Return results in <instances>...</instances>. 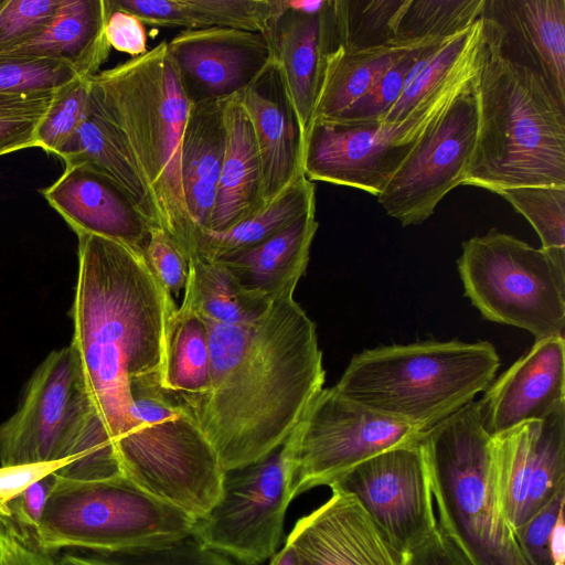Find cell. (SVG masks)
I'll return each mask as SVG.
<instances>
[{
  "label": "cell",
  "instance_id": "cell-24",
  "mask_svg": "<svg viewBox=\"0 0 565 565\" xmlns=\"http://www.w3.org/2000/svg\"><path fill=\"white\" fill-rule=\"evenodd\" d=\"M110 11V0H61L43 31L2 53L57 60L70 65L81 78H89L100 72L110 54L105 33Z\"/></svg>",
  "mask_w": 565,
  "mask_h": 565
},
{
  "label": "cell",
  "instance_id": "cell-22",
  "mask_svg": "<svg viewBox=\"0 0 565 565\" xmlns=\"http://www.w3.org/2000/svg\"><path fill=\"white\" fill-rule=\"evenodd\" d=\"M502 50L540 74L565 105V0H486Z\"/></svg>",
  "mask_w": 565,
  "mask_h": 565
},
{
  "label": "cell",
  "instance_id": "cell-5",
  "mask_svg": "<svg viewBox=\"0 0 565 565\" xmlns=\"http://www.w3.org/2000/svg\"><path fill=\"white\" fill-rule=\"evenodd\" d=\"M500 358L489 341L426 340L354 354L334 387L358 404L425 431L484 392Z\"/></svg>",
  "mask_w": 565,
  "mask_h": 565
},
{
  "label": "cell",
  "instance_id": "cell-13",
  "mask_svg": "<svg viewBox=\"0 0 565 565\" xmlns=\"http://www.w3.org/2000/svg\"><path fill=\"white\" fill-rule=\"evenodd\" d=\"M289 495L281 447L224 472L222 495L192 537L241 565H262L278 552Z\"/></svg>",
  "mask_w": 565,
  "mask_h": 565
},
{
  "label": "cell",
  "instance_id": "cell-14",
  "mask_svg": "<svg viewBox=\"0 0 565 565\" xmlns=\"http://www.w3.org/2000/svg\"><path fill=\"white\" fill-rule=\"evenodd\" d=\"M475 82L426 129L377 200L403 226L428 220L462 184L478 131Z\"/></svg>",
  "mask_w": 565,
  "mask_h": 565
},
{
  "label": "cell",
  "instance_id": "cell-1",
  "mask_svg": "<svg viewBox=\"0 0 565 565\" xmlns=\"http://www.w3.org/2000/svg\"><path fill=\"white\" fill-rule=\"evenodd\" d=\"M204 322L211 387L190 409L226 471L284 445L323 388L326 371L316 324L292 295L250 323Z\"/></svg>",
  "mask_w": 565,
  "mask_h": 565
},
{
  "label": "cell",
  "instance_id": "cell-7",
  "mask_svg": "<svg viewBox=\"0 0 565 565\" xmlns=\"http://www.w3.org/2000/svg\"><path fill=\"white\" fill-rule=\"evenodd\" d=\"M427 463L439 527L469 565H531L499 511L491 475V436L472 401L425 430Z\"/></svg>",
  "mask_w": 565,
  "mask_h": 565
},
{
  "label": "cell",
  "instance_id": "cell-10",
  "mask_svg": "<svg viewBox=\"0 0 565 565\" xmlns=\"http://www.w3.org/2000/svg\"><path fill=\"white\" fill-rule=\"evenodd\" d=\"M465 296L492 322L535 340L565 338V249L536 248L497 228L462 243Z\"/></svg>",
  "mask_w": 565,
  "mask_h": 565
},
{
  "label": "cell",
  "instance_id": "cell-16",
  "mask_svg": "<svg viewBox=\"0 0 565 565\" xmlns=\"http://www.w3.org/2000/svg\"><path fill=\"white\" fill-rule=\"evenodd\" d=\"M490 455L497 504L515 532L565 490V406L491 436Z\"/></svg>",
  "mask_w": 565,
  "mask_h": 565
},
{
  "label": "cell",
  "instance_id": "cell-12",
  "mask_svg": "<svg viewBox=\"0 0 565 565\" xmlns=\"http://www.w3.org/2000/svg\"><path fill=\"white\" fill-rule=\"evenodd\" d=\"M423 431L322 388L281 446L291 500L330 487L358 463L391 448L417 444Z\"/></svg>",
  "mask_w": 565,
  "mask_h": 565
},
{
  "label": "cell",
  "instance_id": "cell-21",
  "mask_svg": "<svg viewBox=\"0 0 565 565\" xmlns=\"http://www.w3.org/2000/svg\"><path fill=\"white\" fill-rule=\"evenodd\" d=\"M237 96L253 126L265 204L303 173L298 121L275 60Z\"/></svg>",
  "mask_w": 565,
  "mask_h": 565
},
{
  "label": "cell",
  "instance_id": "cell-17",
  "mask_svg": "<svg viewBox=\"0 0 565 565\" xmlns=\"http://www.w3.org/2000/svg\"><path fill=\"white\" fill-rule=\"evenodd\" d=\"M168 47L192 103L241 93L275 60L265 35L232 28L181 30Z\"/></svg>",
  "mask_w": 565,
  "mask_h": 565
},
{
  "label": "cell",
  "instance_id": "cell-50",
  "mask_svg": "<svg viewBox=\"0 0 565 565\" xmlns=\"http://www.w3.org/2000/svg\"><path fill=\"white\" fill-rule=\"evenodd\" d=\"M406 565H469L461 552L439 527L407 555Z\"/></svg>",
  "mask_w": 565,
  "mask_h": 565
},
{
  "label": "cell",
  "instance_id": "cell-29",
  "mask_svg": "<svg viewBox=\"0 0 565 565\" xmlns=\"http://www.w3.org/2000/svg\"><path fill=\"white\" fill-rule=\"evenodd\" d=\"M310 213H316V185L301 173L276 198L230 230H198L195 254L210 262L220 260L270 238Z\"/></svg>",
  "mask_w": 565,
  "mask_h": 565
},
{
  "label": "cell",
  "instance_id": "cell-52",
  "mask_svg": "<svg viewBox=\"0 0 565 565\" xmlns=\"http://www.w3.org/2000/svg\"><path fill=\"white\" fill-rule=\"evenodd\" d=\"M269 565H297L292 547L285 542L282 547L270 558Z\"/></svg>",
  "mask_w": 565,
  "mask_h": 565
},
{
  "label": "cell",
  "instance_id": "cell-37",
  "mask_svg": "<svg viewBox=\"0 0 565 565\" xmlns=\"http://www.w3.org/2000/svg\"><path fill=\"white\" fill-rule=\"evenodd\" d=\"M47 565H241L230 557L204 547L194 537L173 545L131 553L50 554Z\"/></svg>",
  "mask_w": 565,
  "mask_h": 565
},
{
  "label": "cell",
  "instance_id": "cell-45",
  "mask_svg": "<svg viewBox=\"0 0 565 565\" xmlns=\"http://www.w3.org/2000/svg\"><path fill=\"white\" fill-rule=\"evenodd\" d=\"M143 257L153 275L172 296L184 290L189 264L175 241L161 226H151Z\"/></svg>",
  "mask_w": 565,
  "mask_h": 565
},
{
  "label": "cell",
  "instance_id": "cell-23",
  "mask_svg": "<svg viewBox=\"0 0 565 565\" xmlns=\"http://www.w3.org/2000/svg\"><path fill=\"white\" fill-rule=\"evenodd\" d=\"M284 3V1H282ZM302 143L309 131L327 54L335 47L331 0L315 14L284 8L270 36Z\"/></svg>",
  "mask_w": 565,
  "mask_h": 565
},
{
  "label": "cell",
  "instance_id": "cell-9",
  "mask_svg": "<svg viewBox=\"0 0 565 565\" xmlns=\"http://www.w3.org/2000/svg\"><path fill=\"white\" fill-rule=\"evenodd\" d=\"M196 521L121 476L74 479L56 473L35 537L49 554L64 548L131 553L190 537Z\"/></svg>",
  "mask_w": 565,
  "mask_h": 565
},
{
  "label": "cell",
  "instance_id": "cell-49",
  "mask_svg": "<svg viewBox=\"0 0 565 565\" xmlns=\"http://www.w3.org/2000/svg\"><path fill=\"white\" fill-rule=\"evenodd\" d=\"M68 460L0 466V504L7 503L35 481L66 467Z\"/></svg>",
  "mask_w": 565,
  "mask_h": 565
},
{
  "label": "cell",
  "instance_id": "cell-38",
  "mask_svg": "<svg viewBox=\"0 0 565 565\" xmlns=\"http://www.w3.org/2000/svg\"><path fill=\"white\" fill-rule=\"evenodd\" d=\"M533 226L542 248L565 249V186L526 185L500 190Z\"/></svg>",
  "mask_w": 565,
  "mask_h": 565
},
{
  "label": "cell",
  "instance_id": "cell-51",
  "mask_svg": "<svg viewBox=\"0 0 565 565\" xmlns=\"http://www.w3.org/2000/svg\"><path fill=\"white\" fill-rule=\"evenodd\" d=\"M284 1V8L297 13L302 14H315L320 12L326 3L327 0H282Z\"/></svg>",
  "mask_w": 565,
  "mask_h": 565
},
{
  "label": "cell",
  "instance_id": "cell-2",
  "mask_svg": "<svg viewBox=\"0 0 565 565\" xmlns=\"http://www.w3.org/2000/svg\"><path fill=\"white\" fill-rule=\"evenodd\" d=\"M77 235L72 343L113 443L132 429V379L160 374L172 295L143 254L93 234Z\"/></svg>",
  "mask_w": 565,
  "mask_h": 565
},
{
  "label": "cell",
  "instance_id": "cell-19",
  "mask_svg": "<svg viewBox=\"0 0 565 565\" xmlns=\"http://www.w3.org/2000/svg\"><path fill=\"white\" fill-rule=\"evenodd\" d=\"M482 420L490 436L542 420L565 406V338L535 340L484 391Z\"/></svg>",
  "mask_w": 565,
  "mask_h": 565
},
{
  "label": "cell",
  "instance_id": "cell-28",
  "mask_svg": "<svg viewBox=\"0 0 565 565\" xmlns=\"http://www.w3.org/2000/svg\"><path fill=\"white\" fill-rule=\"evenodd\" d=\"M437 41L440 40L399 42L369 49L335 46L324 60L311 125L334 119L365 94L398 58Z\"/></svg>",
  "mask_w": 565,
  "mask_h": 565
},
{
  "label": "cell",
  "instance_id": "cell-26",
  "mask_svg": "<svg viewBox=\"0 0 565 565\" xmlns=\"http://www.w3.org/2000/svg\"><path fill=\"white\" fill-rule=\"evenodd\" d=\"M226 146L211 231L225 232L264 205L262 167L250 119L237 94L225 100Z\"/></svg>",
  "mask_w": 565,
  "mask_h": 565
},
{
  "label": "cell",
  "instance_id": "cell-18",
  "mask_svg": "<svg viewBox=\"0 0 565 565\" xmlns=\"http://www.w3.org/2000/svg\"><path fill=\"white\" fill-rule=\"evenodd\" d=\"M330 498L294 525L286 541L297 565H406L358 500L331 486Z\"/></svg>",
  "mask_w": 565,
  "mask_h": 565
},
{
  "label": "cell",
  "instance_id": "cell-15",
  "mask_svg": "<svg viewBox=\"0 0 565 565\" xmlns=\"http://www.w3.org/2000/svg\"><path fill=\"white\" fill-rule=\"evenodd\" d=\"M331 486L353 495L402 554L408 555L438 527L429 472L418 443L382 451Z\"/></svg>",
  "mask_w": 565,
  "mask_h": 565
},
{
  "label": "cell",
  "instance_id": "cell-27",
  "mask_svg": "<svg viewBox=\"0 0 565 565\" xmlns=\"http://www.w3.org/2000/svg\"><path fill=\"white\" fill-rule=\"evenodd\" d=\"M226 99L193 103L182 138L181 172L186 205L198 230H209L226 146Z\"/></svg>",
  "mask_w": 565,
  "mask_h": 565
},
{
  "label": "cell",
  "instance_id": "cell-48",
  "mask_svg": "<svg viewBox=\"0 0 565 565\" xmlns=\"http://www.w3.org/2000/svg\"><path fill=\"white\" fill-rule=\"evenodd\" d=\"M55 481L56 472L50 473L7 503L14 520L34 536Z\"/></svg>",
  "mask_w": 565,
  "mask_h": 565
},
{
  "label": "cell",
  "instance_id": "cell-32",
  "mask_svg": "<svg viewBox=\"0 0 565 565\" xmlns=\"http://www.w3.org/2000/svg\"><path fill=\"white\" fill-rule=\"evenodd\" d=\"M189 274L182 303L204 320L223 324L250 323L266 313L271 301L241 287L227 268L198 254L188 258Z\"/></svg>",
  "mask_w": 565,
  "mask_h": 565
},
{
  "label": "cell",
  "instance_id": "cell-47",
  "mask_svg": "<svg viewBox=\"0 0 565 565\" xmlns=\"http://www.w3.org/2000/svg\"><path fill=\"white\" fill-rule=\"evenodd\" d=\"M105 33L111 47L129 54L131 58L141 56L149 51L145 24L132 13L115 9L111 6Z\"/></svg>",
  "mask_w": 565,
  "mask_h": 565
},
{
  "label": "cell",
  "instance_id": "cell-40",
  "mask_svg": "<svg viewBox=\"0 0 565 565\" xmlns=\"http://www.w3.org/2000/svg\"><path fill=\"white\" fill-rule=\"evenodd\" d=\"M56 92L0 93V156L36 147L39 127L49 113Z\"/></svg>",
  "mask_w": 565,
  "mask_h": 565
},
{
  "label": "cell",
  "instance_id": "cell-44",
  "mask_svg": "<svg viewBox=\"0 0 565 565\" xmlns=\"http://www.w3.org/2000/svg\"><path fill=\"white\" fill-rule=\"evenodd\" d=\"M61 0H6L0 10V53L38 35L51 22Z\"/></svg>",
  "mask_w": 565,
  "mask_h": 565
},
{
  "label": "cell",
  "instance_id": "cell-41",
  "mask_svg": "<svg viewBox=\"0 0 565 565\" xmlns=\"http://www.w3.org/2000/svg\"><path fill=\"white\" fill-rule=\"evenodd\" d=\"M90 113L88 78H78L58 89L39 127L36 147L57 156Z\"/></svg>",
  "mask_w": 565,
  "mask_h": 565
},
{
  "label": "cell",
  "instance_id": "cell-46",
  "mask_svg": "<svg viewBox=\"0 0 565 565\" xmlns=\"http://www.w3.org/2000/svg\"><path fill=\"white\" fill-rule=\"evenodd\" d=\"M35 536L23 529L7 505L0 504V565H47Z\"/></svg>",
  "mask_w": 565,
  "mask_h": 565
},
{
  "label": "cell",
  "instance_id": "cell-11",
  "mask_svg": "<svg viewBox=\"0 0 565 565\" xmlns=\"http://www.w3.org/2000/svg\"><path fill=\"white\" fill-rule=\"evenodd\" d=\"M479 56L480 47L425 107L404 121L312 124L301 150L306 178L380 195L430 124L475 82Z\"/></svg>",
  "mask_w": 565,
  "mask_h": 565
},
{
  "label": "cell",
  "instance_id": "cell-43",
  "mask_svg": "<svg viewBox=\"0 0 565 565\" xmlns=\"http://www.w3.org/2000/svg\"><path fill=\"white\" fill-rule=\"evenodd\" d=\"M429 45L414 49L398 58L374 82L365 94L330 121L359 122L381 120L397 102L413 66L423 51Z\"/></svg>",
  "mask_w": 565,
  "mask_h": 565
},
{
  "label": "cell",
  "instance_id": "cell-33",
  "mask_svg": "<svg viewBox=\"0 0 565 565\" xmlns=\"http://www.w3.org/2000/svg\"><path fill=\"white\" fill-rule=\"evenodd\" d=\"M482 19L427 46L413 66L401 96L380 121L401 122L425 107L480 43Z\"/></svg>",
  "mask_w": 565,
  "mask_h": 565
},
{
  "label": "cell",
  "instance_id": "cell-6",
  "mask_svg": "<svg viewBox=\"0 0 565 565\" xmlns=\"http://www.w3.org/2000/svg\"><path fill=\"white\" fill-rule=\"evenodd\" d=\"M68 460L74 479L120 476L113 439L93 401L75 345L52 351L0 425V466Z\"/></svg>",
  "mask_w": 565,
  "mask_h": 565
},
{
  "label": "cell",
  "instance_id": "cell-8",
  "mask_svg": "<svg viewBox=\"0 0 565 565\" xmlns=\"http://www.w3.org/2000/svg\"><path fill=\"white\" fill-rule=\"evenodd\" d=\"M134 427L114 440L119 473L145 493L195 519L222 495L224 470L192 411L160 385V374L129 383Z\"/></svg>",
  "mask_w": 565,
  "mask_h": 565
},
{
  "label": "cell",
  "instance_id": "cell-30",
  "mask_svg": "<svg viewBox=\"0 0 565 565\" xmlns=\"http://www.w3.org/2000/svg\"><path fill=\"white\" fill-rule=\"evenodd\" d=\"M160 385L189 408L211 387V353L206 324L188 306L169 318Z\"/></svg>",
  "mask_w": 565,
  "mask_h": 565
},
{
  "label": "cell",
  "instance_id": "cell-20",
  "mask_svg": "<svg viewBox=\"0 0 565 565\" xmlns=\"http://www.w3.org/2000/svg\"><path fill=\"white\" fill-rule=\"evenodd\" d=\"M40 192L75 234L109 238L143 254L151 225L128 195L93 167H65L62 175Z\"/></svg>",
  "mask_w": 565,
  "mask_h": 565
},
{
  "label": "cell",
  "instance_id": "cell-34",
  "mask_svg": "<svg viewBox=\"0 0 565 565\" xmlns=\"http://www.w3.org/2000/svg\"><path fill=\"white\" fill-rule=\"evenodd\" d=\"M65 167L86 163L113 180L151 226H160L152 198L134 166L90 113L57 154Z\"/></svg>",
  "mask_w": 565,
  "mask_h": 565
},
{
  "label": "cell",
  "instance_id": "cell-31",
  "mask_svg": "<svg viewBox=\"0 0 565 565\" xmlns=\"http://www.w3.org/2000/svg\"><path fill=\"white\" fill-rule=\"evenodd\" d=\"M282 12V0H156L149 17L154 26L232 28L262 33L270 40Z\"/></svg>",
  "mask_w": 565,
  "mask_h": 565
},
{
  "label": "cell",
  "instance_id": "cell-53",
  "mask_svg": "<svg viewBox=\"0 0 565 565\" xmlns=\"http://www.w3.org/2000/svg\"><path fill=\"white\" fill-rule=\"evenodd\" d=\"M6 0H0V10L2 8V6L4 4Z\"/></svg>",
  "mask_w": 565,
  "mask_h": 565
},
{
  "label": "cell",
  "instance_id": "cell-42",
  "mask_svg": "<svg viewBox=\"0 0 565 565\" xmlns=\"http://www.w3.org/2000/svg\"><path fill=\"white\" fill-rule=\"evenodd\" d=\"M565 490L558 492L527 523L515 530L531 565H564Z\"/></svg>",
  "mask_w": 565,
  "mask_h": 565
},
{
  "label": "cell",
  "instance_id": "cell-39",
  "mask_svg": "<svg viewBox=\"0 0 565 565\" xmlns=\"http://www.w3.org/2000/svg\"><path fill=\"white\" fill-rule=\"evenodd\" d=\"M81 78L66 63L40 56L0 53V93L55 92Z\"/></svg>",
  "mask_w": 565,
  "mask_h": 565
},
{
  "label": "cell",
  "instance_id": "cell-4",
  "mask_svg": "<svg viewBox=\"0 0 565 565\" xmlns=\"http://www.w3.org/2000/svg\"><path fill=\"white\" fill-rule=\"evenodd\" d=\"M481 19L478 131L462 185L494 193L565 186V105L540 74L503 52L493 21Z\"/></svg>",
  "mask_w": 565,
  "mask_h": 565
},
{
  "label": "cell",
  "instance_id": "cell-25",
  "mask_svg": "<svg viewBox=\"0 0 565 565\" xmlns=\"http://www.w3.org/2000/svg\"><path fill=\"white\" fill-rule=\"evenodd\" d=\"M319 223L310 213L270 238L216 260L243 289L273 301L289 296L306 273Z\"/></svg>",
  "mask_w": 565,
  "mask_h": 565
},
{
  "label": "cell",
  "instance_id": "cell-3",
  "mask_svg": "<svg viewBox=\"0 0 565 565\" xmlns=\"http://www.w3.org/2000/svg\"><path fill=\"white\" fill-rule=\"evenodd\" d=\"M92 113L109 132L149 191L160 226L188 257L198 227L182 182L181 148L192 102L168 41L88 78Z\"/></svg>",
  "mask_w": 565,
  "mask_h": 565
},
{
  "label": "cell",
  "instance_id": "cell-36",
  "mask_svg": "<svg viewBox=\"0 0 565 565\" xmlns=\"http://www.w3.org/2000/svg\"><path fill=\"white\" fill-rule=\"evenodd\" d=\"M401 0H331L335 46L369 49L393 41L392 24Z\"/></svg>",
  "mask_w": 565,
  "mask_h": 565
},
{
  "label": "cell",
  "instance_id": "cell-35",
  "mask_svg": "<svg viewBox=\"0 0 565 565\" xmlns=\"http://www.w3.org/2000/svg\"><path fill=\"white\" fill-rule=\"evenodd\" d=\"M486 0H401L392 33L394 42L443 40L481 18Z\"/></svg>",
  "mask_w": 565,
  "mask_h": 565
}]
</instances>
